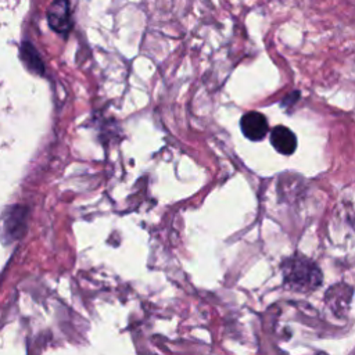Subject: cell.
Segmentation results:
<instances>
[{"label": "cell", "instance_id": "cell-1", "mask_svg": "<svg viewBox=\"0 0 355 355\" xmlns=\"http://www.w3.org/2000/svg\"><path fill=\"white\" fill-rule=\"evenodd\" d=\"M282 273L284 287L295 293L313 291L322 283V272L318 265L301 254L287 258L282 263Z\"/></svg>", "mask_w": 355, "mask_h": 355}, {"label": "cell", "instance_id": "cell-2", "mask_svg": "<svg viewBox=\"0 0 355 355\" xmlns=\"http://www.w3.org/2000/svg\"><path fill=\"white\" fill-rule=\"evenodd\" d=\"M29 209L25 205H11L0 216V237L3 243L11 244L19 240L26 232Z\"/></svg>", "mask_w": 355, "mask_h": 355}, {"label": "cell", "instance_id": "cell-3", "mask_svg": "<svg viewBox=\"0 0 355 355\" xmlns=\"http://www.w3.org/2000/svg\"><path fill=\"white\" fill-rule=\"evenodd\" d=\"M47 21L53 31L67 35L72 26L69 0H53L47 10Z\"/></svg>", "mask_w": 355, "mask_h": 355}, {"label": "cell", "instance_id": "cell-4", "mask_svg": "<svg viewBox=\"0 0 355 355\" xmlns=\"http://www.w3.org/2000/svg\"><path fill=\"white\" fill-rule=\"evenodd\" d=\"M240 128L243 135L252 141L262 140L269 129L266 116L257 111L245 112L240 119Z\"/></svg>", "mask_w": 355, "mask_h": 355}, {"label": "cell", "instance_id": "cell-5", "mask_svg": "<svg viewBox=\"0 0 355 355\" xmlns=\"http://www.w3.org/2000/svg\"><path fill=\"white\" fill-rule=\"evenodd\" d=\"M270 143L273 146V148L283 154V155H288L293 154L297 148V137L293 133L291 129L280 125L276 126L272 133H270Z\"/></svg>", "mask_w": 355, "mask_h": 355}, {"label": "cell", "instance_id": "cell-6", "mask_svg": "<svg viewBox=\"0 0 355 355\" xmlns=\"http://www.w3.org/2000/svg\"><path fill=\"white\" fill-rule=\"evenodd\" d=\"M21 58H22L24 64L28 67V69H31L35 73L43 75L44 64H43L37 50L29 42H25L21 46Z\"/></svg>", "mask_w": 355, "mask_h": 355}]
</instances>
